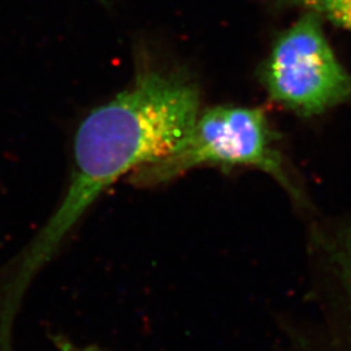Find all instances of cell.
<instances>
[{"label": "cell", "instance_id": "cell-3", "mask_svg": "<svg viewBox=\"0 0 351 351\" xmlns=\"http://www.w3.org/2000/svg\"><path fill=\"white\" fill-rule=\"evenodd\" d=\"M320 19L306 12L277 39L261 68L271 99L303 117L351 101V75L332 50Z\"/></svg>", "mask_w": 351, "mask_h": 351}, {"label": "cell", "instance_id": "cell-4", "mask_svg": "<svg viewBox=\"0 0 351 351\" xmlns=\"http://www.w3.org/2000/svg\"><path fill=\"white\" fill-rule=\"evenodd\" d=\"M351 32V0H287Z\"/></svg>", "mask_w": 351, "mask_h": 351}, {"label": "cell", "instance_id": "cell-1", "mask_svg": "<svg viewBox=\"0 0 351 351\" xmlns=\"http://www.w3.org/2000/svg\"><path fill=\"white\" fill-rule=\"evenodd\" d=\"M194 82L176 72L143 71L130 88L93 110L78 126L75 167L63 201L14 265L1 302V324H12L26 288L71 229L106 189L168 155L199 114Z\"/></svg>", "mask_w": 351, "mask_h": 351}, {"label": "cell", "instance_id": "cell-2", "mask_svg": "<svg viewBox=\"0 0 351 351\" xmlns=\"http://www.w3.org/2000/svg\"><path fill=\"white\" fill-rule=\"evenodd\" d=\"M278 138L259 108L221 106L199 113L173 150L136 171L138 185H159L202 165L251 167L272 176L293 197L301 199L277 146Z\"/></svg>", "mask_w": 351, "mask_h": 351}, {"label": "cell", "instance_id": "cell-5", "mask_svg": "<svg viewBox=\"0 0 351 351\" xmlns=\"http://www.w3.org/2000/svg\"><path fill=\"white\" fill-rule=\"evenodd\" d=\"M53 342L59 351H101L97 346L77 345L75 342H72L71 339H65L63 336L53 337Z\"/></svg>", "mask_w": 351, "mask_h": 351}]
</instances>
